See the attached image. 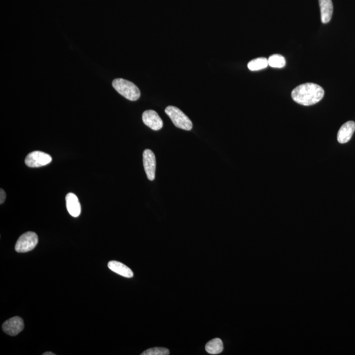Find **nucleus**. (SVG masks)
<instances>
[{
    "label": "nucleus",
    "instance_id": "obj_4",
    "mask_svg": "<svg viewBox=\"0 0 355 355\" xmlns=\"http://www.w3.org/2000/svg\"><path fill=\"white\" fill-rule=\"evenodd\" d=\"M39 242L37 234L33 232L24 233L18 239L15 244V251L17 253H26L34 250Z\"/></svg>",
    "mask_w": 355,
    "mask_h": 355
},
{
    "label": "nucleus",
    "instance_id": "obj_5",
    "mask_svg": "<svg viewBox=\"0 0 355 355\" xmlns=\"http://www.w3.org/2000/svg\"><path fill=\"white\" fill-rule=\"evenodd\" d=\"M52 161V157L46 153L34 151L26 156L25 164L30 168L41 167L48 165Z\"/></svg>",
    "mask_w": 355,
    "mask_h": 355
},
{
    "label": "nucleus",
    "instance_id": "obj_10",
    "mask_svg": "<svg viewBox=\"0 0 355 355\" xmlns=\"http://www.w3.org/2000/svg\"><path fill=\"white\" fill-rule=\"evenodd\" d=\"M65 199L68 213L73 217H79L81 213V205L77 195L73 193H68Z\"/></svg>",
    "mask_w": 355,
    "mask_h": 355
},
{
    "label": "nucleus",
    "instance_id": "obj_16",
    "mask_svg": "<svg viewBox=\"0 0 355 355\" xmlns=\"http://www.w3.org/2000/svg\"><path fill=\"white\" fill-rule=\"evenodd\" d=\"M170 354L169 350L164 347L151 348L145 350L141 355H168Z\"/></svg>",
    "mask_w": 355,
    "mask_h": 355
},
{
    "label": "nucleus",
    "instance_id": "obj_6",
    "mask_svg": "<svg viewBox=\"0 0 355 355\" xmlns=\"http://www.w3.org/2000/svg\"><path fill=\"white\" fill-rule=\"evenodd\" d=\"M143 163L144 170L148 179L151 181H154L156 171V158L152 150H146L143 153Z\"/></svg>",
    "mask_w": 355,
    "mask_h": 355
},
{
    "label": "nucleus",
    "instance_id": "obj_18",
    "mask_svg": "<svg viewBox=\"0 0 355 355\" xmlns=\"http://www.w3.org/2000/svg\"><path fill=\"white\" fill-rule=\"evenodd\" d=\"M55 353H52V352H44V353L43 354V355H55Z\"/></svg>",
    "mask_w": 355,
    "mask_h": 355
},
{
    "label": "nucleus",
    "instance_id": "obj_7",
    "mask_svg": "<svg viewBox=\"0 0 355 355\" xmlns=\"http://www.w3.org/2000/svg\"><path fill=\"white\" fill-rule=\"evenodd\" d=\"M24 327L23 320L19 316L8 320L2 326V329L7 334L15 336L23 331Z\"/></svg>",
    "mask_w": 355,
    "mask_h": 355
},
{
    "label": "nucleus",
    "instance_id": "obj_14",
    "mask_svg": "<svg viewBox=\"0 0 355 355\" xmlns=\"http://www.w3.org/2000/svg\"><path fill=\"white\" fill-rule=\"evenodd\" d=\"M268 66V59L265 57H259V58L252 60L247 65L248 69L252 71L264 69Z\"/></svg>",
    "mask_w": 355,
    "mask_h": 355
},
{
    "label": "nucleus",
    "instance_id": "obj_1",
    "mask_svg": "<svg viewBox=\"0 0 355 355\" xmlns=\"http://www.w3.org/2000/svg\"><path fill=\"white\" fill-rule=\"evenodd\" d=\"M325 90L321 86L314 83H305L297 86L292 92V99L302 105H314L322 100Z\"/></svg>",
    "mask_w": 355,
    "mask_h": 355
},
{
    "label": "nucleus",
    "instance_id": "obj_2",
    "mask_svg": "<svg viewBox=\"0 0 355 355\" xmlns=\"http://www.w3.org/2000/svg\"><path fill=\"white\" fill-rule=\"evenodd\" d=\"M112 84L115 90L128 100L136 101L140 97V91L132 82L123 79H117L113 81Z\"/></svg>",
    "mask_w": 355,
    "mask_h": 355
},
{
    "label": "nucleus",
    "instance_id": "obj_8",
    "mask_svg": "<svg viewBox=\"0 0 355 355\" xmlns=\"http://www.w3.org/2000/svg\"><path fill=\"white\" fill-rule=\"evenodd\" d=\"M142 121L146 126L154 130H161L163 126V122L158 113L154 110H148L142 115Z\"/></svg>",
    "mask_w": 355,
    "mask_h": 355
},
{
    "label": "nucleus",
    "instance_id": "obj_9",
    "mask_svg": "<svg viewBox=\"0 0 355 355\" xmlns=\"http://www.w3.org/2000/svg\"><path fill=\"white\" fill-rule=\"evenodd\" d=\"M355 131V123L348 121L341 126L337 133V141L340 144L347 143L351 139Z\"/></svg>",
    "mask_w": 355,
    "mask_h": 355
},
{
    "label": "nucleus",
    "instance_id": "obj_12",
    "mask_svg": "<svg viewBox=\"0 0 355 355\" xmlns=\"http://www.w3.org/2000/svg\"><path fill=\"white\" fill-rule=\"evenodd\" d=\"M321 8V21L323 23H329L333 14V4L332 0H319Z\"/></svg>",
    "mask_w": 355,
    "mask_h": 355
},
{
    "label": "nucleus",
    "instance_id": "obj_3",
    "mask_svg": "<svg viewBox=\"0 0 355 355\" xmlns=\"http://www.w3.org/2000/svg\"><path fill=\"white\" fill-rule=\"evenodd\" d=\"M165 113L177 128L188 131L192 129V122L179 108L174 106H168L165 109Z\"/></svg>",
    "mask_w": 355,
    "mask_h": 355
},
{
    "label": "nucleus",
    "instance_id": "obj_15",
    "mask_svg": "<svg viewBox=\"0 0 355 355\" xmlns=\"http://www.w3.org/2000/svg\"><path fill=\"white\" fill-rule=\"evenodd\" d=\"M268 66L273 68H283L286 65V59L282 55H272L268 59Z\"/></svg>",
    "mask_w": 355,
    "mask_h": 355
},
{
    "label": "nucleus",
    "instance_id": "obj_17",
    "mask_svg": "<svg viewBox=\"0 0 355 355\" xmlns=\"http://www.w3.org/2000/svg\"><path fill=\"white\" fill-rule=\"evenodd\" d=\"M6 198V194L5 191L3 189L0 190V203L3 204Z\"/></svg>",
    "mask_w": 355,
    "mask_h": 355
},
{
    "label": "nucleus",
    "instance_id": "obj_13",
    "mask_svg": "<svg viewBox=\"0 0 355 355\" xmlns=\"http://www.w3.org/2000/svg\"><path fill=\"white\" fill-rule=\"evenodd\" d=\"M224 345L221 339L215 338L208 341L205 346L206 351L211 354H218L223 351Z\"/></svg>",
    "mask_w": 355,
    "mask_h": 355
},
{
    "label": "nucleus",
    "instance_id": "obj_11",
    "mask_svg": "<svg viewBox=\"0 0 355 355\" xmlns=\"http://www.w3.org/2000/svg\"><path fill=\"white\" fill-rule=\"evenodd\" d=\"M108 267L113 272L117 273V274L125 277V278H130L134 276V273L127 266L120 263L118 261H112L109 262Z\"/></svg>",
    "mask_w": 355,
    "mask_h": 355
}]
</instances>
